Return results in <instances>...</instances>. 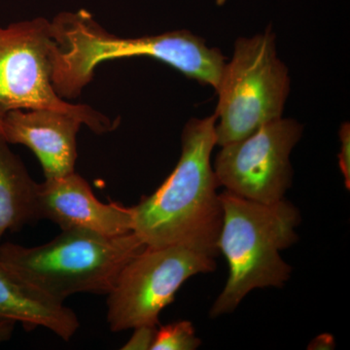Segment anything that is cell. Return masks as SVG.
<instances>
[{
	"label": "cell",
	"instance_id": "cell-3",
	"mask_svg": "<svg viewBox=\"0 0 350 350\" xmlns=\"http://www.w3.org/2000/svg\"><path fill=\"white\" fill-rule=\"evenodd\" d=\"M223 223L219 253L229 266V278L209 315L213 319L231 313L252 290L280 288L292 268L280 251L298 241L296 228L301 215L286 200L262 204L225 190L220 194Z\"/></svg>",
	"mask_w": 350,
	"mask_h": 350
},
{
	"label": "cell",
	"instance_id": "cell-17",
	"mask_svg": "<svg viewBox=\"0 0 350 350\" xmlns=\"http://www.w3.org/2000/svg\"><path fill=\"white\" fill-rule=\"evenodd\" d=\"M15 328V323L11 321L0 322V342L8 340L12 337V334Z\"/></svg>",
	"mask_w": 350,
	"mask_h": 350
},
{
	"label": "cell",
	"instance_id": "cell-8",
	"mask_svg": "<svg viewBox=\"0 0 350 350\" xmlns=\"http://www.w3.org/2000/svg\"><path fill=\"white\" fill-rule=\"evenodd\" d=\"M301 131L298 122L282 117L239 142L221 146L213 167L219 185L262 204L284 199L293 177L290 154Z\"/></svg>",
	"mask_w": 350,
	"mask_h": 350
},
{
	"label": "cell",
	"instance_id": "cell-14",
	"mask_svg": "<svg viewBox=\"0 0 350 350\" xmlns=\"http://www.w3.org/2000/svg\"><path fill=\"white\" fill-rule=\"evenodd\" d=\"M133 336L121 349L123 350H147L153 347L157 334V326L142 325L133 328Z\"/></svg>",
	"mask_w": 350,
	"mask_h": 350
},
{
	"label": "cell",
	"instance_id": "cell-18",
	"mask_svg": "<svg viewBox=\"0 0 350 350\" xmlns=\"http://www.w3.org/2000/svg\"><path fill=\"white\" fill-rule=\"evenodd\" d=\"M218 4H223L225 2V0H217Z\"/></svg>",
	"mask_w": 350,
	"mask_h": 350
},
{
	"label": "cell",
	"instance_id": "cell-6",
	"mask_svg": "<svg viewBox=\"0 0 350 350\" xmlns=\"http://www.w3.org/2000/svg\"><path fill=\"white\" fill-rule=\"evenodd\" d=\"M51 22L45 18L0 27V119L11 110H57L75 115L96 135L119 125L86 105L59 98L52 85Z\"/></svg>",
	"mask_w": 350,
	"mask_h": 350
},
{
	"label": "cell",
	"instance_id": "cell-4",
	"mask_svg": "<svg viewBox=\"0 0 350 350\" xmlns=\"http://www.w3.org/2000/svg\"><path fill=\"white\" fill-rule=\"evenodd\" d=\"M144 248L135 232L109 237L69 229L34 247L1 243L0 261L64 303L73 294H109L126 262Z\"/></svg>",
	"mask_w": 350,
	"mask_h": 350
},
{
	"label": "cell",
	"instance_id": "cell-13",
	"mask_svg": "<svg viewBox=\"0 0 350 350\" xmlns=\"http://www.w3.org/2000/svg\"><path fill=\"white\" fill-rule=\"evenodd\" d=\"M200 345L192 322L181 320L157 330L151 350H194Z\"/></svg>",
	"mask_w": 350,
	"mask_h": 350
},
{
	"label": "cell",
	"instance_id": "cell-9",
	"mask_svg": "<svg viewBox=\"0 0 350 350\" xmlns=\"http://www.w3.org/2000/svg\"><path fill=\"white\" fill-rule=\"evenodd\" d=\"M36 199L39 217L52 221L62 231L81 229L109 237L133 232V206L100 202L75 172L38 183Z\"/></svg>",
	"mask_w": 350,
	"mask_h": 350
},
{
	"label": "cell",
	"instance_id": "cell-12",
	"mask_svg": "<svg viewBox=\"0 0 350 350\" xmlns=\"http://www.w3.org/2000/svg\"><path fill=\"white\" fill-rule=\"evenodd\" d=\"M36 194L38 183L0 135V244L7 231L40 220Z\"/></svg>",
	"mask_w": 350,
	"mask_h": 350
},
{
	"label": "cell",
	"instance_id": "cell-10",
	"mask_svg": "<svg viewBox=\"0 0 350 350\" xmlns=\"http://www.w3.org/2000/svg\"><path fill=\"white\" fill-rule=\"evenodd\" d=\"M83 125L75 115L45 109H16L0 119V135L8 144L29 147L42 165L45 179L75 172L76 137Z\"/></svg>",
	"mask_w": 350,
	"mask_h": 350
},
{
	"label": "cell",
	"instance_id": "cell-5",
	"mask_svg": "<svg viewBox=\"0 0 350 350\" xmlns=\"http://www.w3.org/2000/svg\"><path fill=\"white\" fill-rule=\"evenodd\" d=\"M289 90L286 66L276 55L275 34L268 29L239 38L216 90V145L239 142L282 118Z\"/></svg>",
	"mask_w": 350,
	"mask_h": 350
},
{
	"label": "cell",
	"instance_id": "cell-7",
	"mask_svg": "<svg viewBox=\"0 0 350 350\" xmlns=\"http://www.w3.org/2000/svg\"><path fill=\"white\" fill-rule=\"evenodd\" d=\"M214 258L185 245L145 246L126 262L108 294L110 330L158 325L160 313L188 278L215 271Z\"/></svg>",
	"mask_w": 350,
	"mask_h": 350
},
{
	"label": "cell",
	"instance_id": "cell-1",
	"mask_svg": "<svg viewBox=\"0 0 350 350\" xmlns=\"http://www.w3.org/2000/svg\"><path fill=\"white\" fill-rule=\"evenodd\" d=\"M216 123L215 114L189 120L176 167L153 194L133 206V232L145 246L185 245L217 256L223 207L211 165Z\"/></svg>",
	"mask_w": 350,
	"mask_h": 350
},
{
	"label": "cell",
	"instance_id": "cell-11",
	"mask_svg": "<svg viewBox=\"0 0 350 350\" xmlns=\"http://www.w3.org/2000/svg\"><path fill=\"white\" fill-rule=\"evenodd\" d=\"M21 323L27 331L43 327L70 340L80 327L75 312L44 293L0 261V322Z\"/></svg>",
	"mask_w": 350,
	"mask_h": 350
},
{
	"label": "cell",
	"instance_id": "cell-2",
	"mask_svg": "<svg viewBox=\"0 0 350 350\" xmlns=\"http://www.w3.org/2000/svg\"><path fill=\"white\" fill-rule=\"evenodd\" d=\"M50 22L52 85L63 100L79 96L98 64L123 57L158 59L215 90L220 82L225 57L192 32L122 38L105 31L84 9L59 14Z\"/></svg>",
	"mask_w": 350,
	"mask_h": 350
},
{
	"label": "cell",
	"instance_id": "cell-15",
	"mask_svg": "<svg viewBox=\"0 0 350 350\" xmlns=\"http://www.w3.org/2000/svg\"><path fill=\"white\" fill-rule=\"evenodd\" d=\"M340 152L338 163L345 177V188L350 189V128L349 123L342 124L340 129Z\"/></svg>",
	"mask_w": 350,
	"mask_h": 350
},
{
	"label": "cell",
	"instance_id": "cell-16",
	"mask_svg": "<svg viewBox=\"0 0 350 350\" xmlns=\"http://www.w3.org/2000/svg\"><path fill=\"white\" fill-rule=\"evenodd\" d=\"M334 345L335 342L331 335H321L314 338L310 347H310L312 349H334Z\"/></svg>",
	"mask_w": 350,
	"mask_h": 350
}]
</instances>
